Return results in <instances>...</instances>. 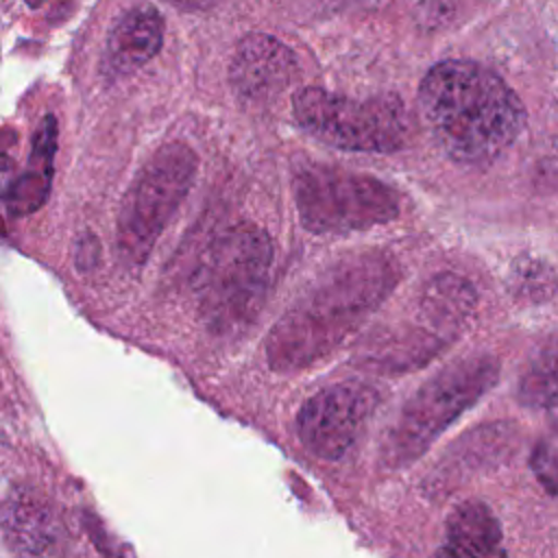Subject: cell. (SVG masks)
<instances>
[{
	"label": "cell",
	"mask_w": 558,
	"mask_h": 558,
	"mask_svg": "<svg viewBox=\"0 0 558 558\" xmlns=\"http://www.w3.org/2000/svg\"><path fill=\"white\" fill-rule=\"evenodd\" d=\"M395 268L362 255L329 268L272 327L266 344L275 371H296L325 357L384 301Z\"/></svg>",
	"instance_id": "2"
},
{
	"label": "cell",
	"mask_w": 558,
	"mask_h": 558,
	"mask_svg": "<svg viewBox=\"0 0 558 558\" xmlns=\"http://www.w3.org/2000/svg\"><path fill=\"white\" fill-rule=\"evenodd\" d=\"M0 527L13 558H63L65 536L52 506L31 486H11L0 504Z\"/></svg>",
	"instance_id": "9"
},
{
	"label": "cell",
	"mask_w": 558,
	"mask_h": 558,
	"mask_svg": "<svg viewBox=\"0 0 558 558\" xmlns=\"http://www.w3.org/2000/svg\"><path fill=\"white\" fill-rule=\"evenodd\" d=\"M163 17L153 7H133L109 31L105 61L113 74H129L148 63L161 48Z\"/></svg>",
	"instance_id": "12"
},
{
	"label": "cell",
	"mask_w": 558,
	"mask_h": 558,
	"mask_svg": "<svg viewBox=\"0 0 558 558\" xmlns=\"http://www.w3.org/2000/svg\"><path fill=\"white\" fill-rule=\"evenodd\" d=\"M166 2L177 4V7L185 9V11H198V9H207V7H211L216 0H166Z\"/></svg>",
	"instance_id": "15"
},
{
	"label": "cell",
	"mask_w": 558,
	"mask_h": 558,
	"mask_svg": "<svg viewBox=\"0 0 558 558\" xmlns=\"http://www.w3.org/2000/svg\"><path fill=\"white\" fill-rule=\"evenodd\" d=\"M418 107L436 146L458 163L497 159L525 124V109L512 87L466 59L436 63L421 81Z\"/></svg>",
	"instance_id": "1"
},
{
	"label": "cell",
	"mask_w": 558,
	"mask_h": 558,
	"mask_svg": "<svg viewBox=\"0 0 558 558\" xmlns=\"http://www.w3.org/2000/svg\"><path fill=\"white\" fill-rule=\"evenodd\" d=\"M493 355H469L427 379L399 410L381 440V462L388 469L408 466L497 381Z\"/></svg>",
	"instance_id": "4"
},
{
	"label": "cell",
	"mask_w": 558,
	"mask_h": 558,
	"mask_svg": "<svg viewBox=\"0 0 558 558\" xmlns=\"http://www.w3.org/2000/svg\"><path fill=\"white\" fill-rule=\"evenodd\" d=\"M231 83L242 98L264 100L283 92L296 76L294 52L270 35H246L231 59Z\"/></svg>",
	"instance_id": "10"
},
{
	"label": "cell",
	"mask_w": 558,
	"mask_h": 558,
	"mask_svg": "<svg viewBox=\"0 0 558 558\" xmlns=\"http://www.w3.org/2000/svg\"><path fill=\"white\" fill-rule=\"evenodd\" d=\"M519 401L532 410H554L556 403V349L541 351L519 381Z\"/></svg>",
	"instance_id": "13"
},
{
	"label": "cell",
	"mask_w": 558,
	"mask_h": 558,
	"mask_svg": "<svg viewBox=\"0 0 558 558\" xmlns=\"http://www.w3.org/2000/svg\"><path fill=\"white\" fill-rule=\"evenodd\" d=\"M436 558H508L504 532L493 508L482 499H464L445 519Z\"/></svg>",
	"instance_id": "11"
},
{
	"label": "cell",
	"mask_w": 558,
	"mask_h": 558,
	"mask_svg": "<svg viewBox=\"0 0 558 558\" xmlns=\"http://www.w3.org/2000/svg\"><path fill=\"white\" fill-rule=\"evenodd\" d=\"M294 207L312 233H349L390 222L399 214V194L384 181L312 163L294 174Z\"/></svg>",
	"instance_id": "6"
},
{
	"label": "cell",
	"mask_w": 558,
	"mask_h": 558,
	"mask_svg": "<svg viewBox=\"0 0 558 558\" xmlns=\"http://www.w3.org/2000/svg\"><path fill=\"white\" fill-rule=\"evenodd\" d=\"M196 155L185 144L161 146L140 170L118 218V246L131 264H142L192 187Z\"/></svg>",
	"instance_id": "7"
},
{
	"label": "cell",
	"mask_w": 558,
	"mask_h": 558,
	"mask_svg": "<svg viewBox=\"0 0 558 558\" xmlns=\"http://www.w3.org/2000/svg\"><path fill=\"white\" fill-rule=\"evenodd\" d=\"M296 122L316 140L355 153H390L412 131L405 105L392 96L349 98L320 87H303L292 98Z\"/></svg>",
	"instance_id": "5"
},
{
	"label": "cell",
	"mask_w": 558,
	"mask_h": 558,
	"mask_svg": "<svg viewBox=\"0 0 558 558\" xmlns=\"http://www.w3.org/2000/svg\"><path fill=\"white\" fill-rule=\"evenodd\" d=\"M377 405L379 392L366 384H331L301 405L296 436L316 458L338 460L362 438Z\"/></svg>",
	"instance_id": "8"
},
{
	"label": "cell",
	"mask_w": 558,
	"mask_h": 558,
	"mask_svg": "<svg viewBox=\"0 0 558 558\" xmlns=\"http://www.w3.org/2000/svg\"><path fill=\"white\" fill-rule=\"evenodd\" d=\"M558 451H556V436H541L532 451V469L538 482L545 486L549 495L556 493V475H558Z\"/></svg>",
	"instance_id": "14"
},
{
	"label": "cell",
	"mask_w": 558,
	"mask_h": 558,
	"mask_svg": "<svg viewBox=\"0 0 558 558\" xmlns=\"http://www.w3.org/2000/svg\"><path fill=\"white\" fill-rule=\"evenodd\" d=\"M270 262L268 235L251 225H238L209 244L194 277L209 329L231 333L253 320L268 286Z\"/></svg>",
	"instance_id": "3"
}]
</instances>
